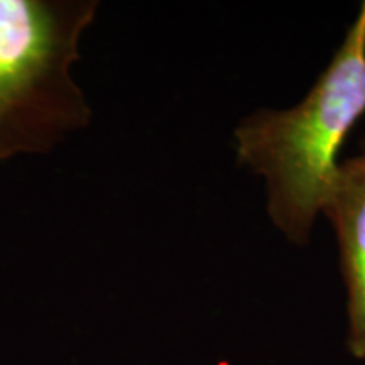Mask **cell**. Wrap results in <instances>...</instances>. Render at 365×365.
I'll return each mask as SVG.
<instances>
[{"label": "cell", "instance_id": "obj_1", "mask_svg": "<svg viewBox=\"0 0 365 365\" xmlns=\"http://www.w3.org/2000/svg\"><path fill=\"white\" fill-rule=\"evenodd\" d=\"M365 115V2L308 95L287 110H259L235 129L239 163L267 182V213L304 245L340 164L341 145Z\"/></svg>", "mask_w": 365, "mask_h": 365}, {"label": "cell", "instance_id": "obj_2", "mask_svg": "<svg viewBox=\"0 0 365 365\" xmlns=\"http://www.w3.org/2000/svg\"><path fill=\"white\" fill-rule=\"evenodd\" d=\"M97 0H0V161L48 153L88 125L70 75Z\"/></svg>", "mask_w": 365, "mask_h": 365}, {"label": "cell", "instance_id": "obj_3", "mask_svg": "<svg viewBox=\"0 0 365 365\" xmlns=\"http://www.w3.org/2000/svg\"><path fill=\"white\" fill-rule=\"evenodd\" d=\"M322 212L335 228L346 287L349 336L355 359H365V153L339 166Z\"/></svg>", "mask_w": 365, "mask_h": 365}, {"label": "cell", "instance_id": "obj_4", "mask_svg": "<svg viewBox=\"0 0 365 365\" xmlns=\"http://www.w3.org/2000/svg\"><path fill=\"white\" fill-rule=\"evenodd\" d=\"M360 149H362V153H365V139L360 140Z\"/></svg>", "mask_w": 365, "mask_h": 365}]
</instances>
